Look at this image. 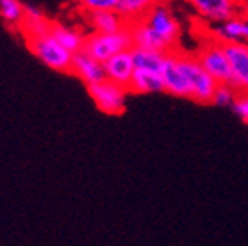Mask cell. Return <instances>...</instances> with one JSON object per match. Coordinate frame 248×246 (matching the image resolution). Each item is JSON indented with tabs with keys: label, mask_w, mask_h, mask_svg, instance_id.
Segmentation results:
<instances>
[{
	"label": "cell",
	"mask_w": 248,
	"mask_h": 246,
	"mask_svg": "<svg viewBox=\"0 0 248 246\" xmlns=\"http://www.w3.org/2000/svg\"><path fill=\"white\" fill-rule=\"evenodd\" d=\"M86 88H88V95L92 97L93 104L104 114L118 116L125 111V102H127V93H129L127 88L108 79L97 85L86 86Z\"/></svg>",
	"instance_id": "cell-6"
},
{
	"label": "cell",
	"mask_w": 248,
	"mask_h": 246,
	"mask_svg": "<svg viewBox=\"0 0 248 246\" xmlns=\"http://www.w3.org/2000/svg\"><path fill=\"white\" fill-rule=\"evenodd\" d=\"M213 39L220 44H248V19L241 13L213 29Z\"/></svg>",
	"instance_id": "cell-11"
},
{
	"label": "cell",
	"mask_w": 248,
	"mask_h": 246,
	"mask_svg": "<svg viewBox=\"0 0 248 246\" xmlns=\"http://www.w3.org/2000/svg\"><path fill=\"white\" fill-rule=\"evenodd\" d=\"M197 60L201 65L218 85H231L232 83V71H231L229 58L225 55L224 44L211 39L210 43L201 46V49L196 53Z\"/></svg>",
	"instance_id": "cell-4"
},
{
	"label": "cell",
	"mask_w": 248,
	"mask_h": 246,
	"mask_svg": "<svg viewBox=\"0 0 248 246\" xmlns=\"http://www.w3.org/2000/svg\"><path fill=\"white\" fill-rule=\"evenodd\" d=\"M239 13L248 19V0L247 2H243V4H239Z\"/></svg>",
	"instance_id": "cell-24"
},
{
	"label": "cell",
	"mask_w": 248,
	"mask_h": 246,
	"mask_svg": "<svg viewBox=\"0 0 248 246\" xmlns=\"http://www.w3.org/2000/svg\"><path fill=\"white\" fill-rule=\"evenodd\" d=\"M49 33H51L53 39H55L60 46L65 47L67 51H71L72 55L83 51V47H85L86 37H83L78 30H72V29H69V27H63V25H60V23H53L51 32Z\"/></svg>",
	"instance_id": "cell-18"
},
{
	"label": "cell",
	"mask_w": 248,
	"mask_h": 246,
	"mask_svg": "<svg viewBox=\"0 0 248 246\" xmlns=\"http://www.w3.org/2000/svg\"><path fill=\"white\" fill-rule=\"evenodd\" d=\"M53 23L49 19L44 18V13L35 5H25V18L21 21V29H23L27 39H35L48 35L51 32Z\"/></svg>",
	"instance_id": "cell-15"
},
{
	"label": "cell",
	"mask_w": 248,
	"mask_h": 246,
	"mask_svg": "<svg viewBox=\"0 0 248 246\" xmlns=\"http://www.w3.org/2000/svg\"><path fill=\"white\" fill-rule=\"evenodd\" d=\"M192 9L210 23L222 25L239 15V7L232 0H192Z\"/></svg>",
	"instance_id": "cell-7"
},
{
	"label": "cell",
	"mask_w": 248,
	"mask_h": 246,
	"mask_svg": "<svg viewBox=\"0 0 248 246\" xmlns=\"http://www.w3.org/2000/svg\"><path fill=\"white\" fill-rule=\"evenodd\" d=\"M104 72L108 81H113V83H116V85L124 86V88L129 90L130 81H132L134 72H136L132 49L130 51L118 53V55H115V57L109 58L108 62H104Z\"/></svg>",
	"instance_id": "cell-10"
},
{
	"label": "cell",
	"mask_w": 248,
	"mask_h": 246,
	"mask_svg": "<svg viewBox=\"0 0 248 246\" xmlns=\"http://www.w3.org/2000/svg\"><path fill=\"white\" fill-rule=\"evenodd\" d=\"M27 44H29L30 51L43 62L46 67L58 72H71L74 55L71 51H67L65 47L60 46L53 39L51 33L43 35V37L27 39Z\"/></svg>",
	"instance_id": "cell-3"
},
{
	"label": "cell",
	"mask_w": 248,
	"mask_h": 246,
	"mask_svg": "<svg viewBox=\"0 0 248 246\" xmlns=\"http://www.w3.org/2000/svg\"><path fill=\"white\" fill-rule=\"evenodd\" d=\"M178 63H180V69L185 74L186 81L190 83L192 100H196L199 104H211L217 88H218V83L202 69L196 55L178 51Z\"/></svg>",
	"instance_id": "cell-1"
},
{
	"label": "cell",
	"mask_w": 248,
	"mask_h": 246,
	"mask_svg": "<svg viewBox=\"0 0 248 246\" xmlns=\"http://www.w3.org/2000/svg\"><path fill=\"white\" fill-rule=\"evenodd\" d=\"M238 95L239 93L236 92V88L232 85H218L211 104L220 106V108H229V106H234Z\"/></svg>",
	"instance_id": "cell-21"
},
{
	"label": "cell",
	"mask_w": 248,
	"mask_h": 246,
	"mask_svg": "<svg viewBox=\"0 0 248 246\" xmlns=\"http://www.w3.org/2000/svg\"><path fill=\"white\" fill-rule=\"evenodd\" d=\"M71 72H74L78 77H81L86 83V86L97 85V83H102L106 79L104 63L97 62L95 58H92L85 51H79L74 55Z\"/></svg>",
	"instance_id": "cell-12"
},
{
	"label": "cell",
	"mask_w": 248,
	"mask_h": 246,
	"mask_svg": "<svg viewBox=\"0 0 248 246\" xmlns=\"http://www.w3.org/2000/svg\"><path fill=\"white\" fill-rule=\"evenodd\" d=\"M129 92H134V93H158V92H164L162 74L136 69L132 81H130Z\"/></svg>",
	"instance_id": "cell-16"
},
{
	"label": "cell",
	"mask_w": 248,
	"mask_h": 246,
	"mask_svg": "<svg viewBox=\"0 0 248 246\" xmlns=\"http://www.w3.org/2000/svg\"><path fill=\"white\" fill-rule=\"evenodd\" d=\"M92 27L95 29V33L100 35H111V33H118L129 27L116 11H90L88 13Z\"/></svg>",
	"instance_id": "cell-14"
},
{
	"label": "cell",
	"mask_w": 248,
	"mask_h": 246,
	"mask_svg": "<svg viewBox=\"0 0 248 246\" xmlns=\"http://www.w3.org/2000/svg\"><path fill=\"white\" fill-rule=\"evenodd\" d=\"M132 58H134V65L139 71H150V72L162 74L167 53L153 51V49H143V47H132Z\"/></svg>",
	"instance_id": "cell-17"
},
{
	"label": "cell",
	"mask_w": 248,
	"mask_h": 246,
	"mask_svg": "<svg viewBox=\"0 0 248 246\" xmlns=\"http://www.w3.org/2000/svg\"><path fill=\"white\" fill-rule=\"evenodd\" d=\"M232 109H234V113L238 114L245 123H248V93H239L236 102H234Z\"/></svg>",
	"instance_id": "cell-23"
},
{
	"label": "cell",
	"mask_w": 248,
	"mask_h": 246,
	"mask_svg": "<svg viewBox=\"0 0 248 246\" xmlns=\"http://www.w3.org/2000/svg\"><path fill=\"white\" fill-rule=\"evenodd\" d=\"M134 47L132 35H130L129 27L118 33H111V35H100V33H92L85 41L83 51L88 53L92 58L97 62L104 63L109 58H113L118 53L130 51Z\"/></svg>",
	"instance_id": "cell-2"
},
{
	"label": "cell",
	"mask_w": 248,
	"mask_h": 246,
	"mask_svg": "<svg viewBox=\"0 0 248 246\" xmlns=\"http://www.w3.org/2000/svg\"><path fill=\"white\" fill-rule=\"evenodd\" d=\"M0 16L7 23L21 25L25 18V5L19 0H0Z\"/></svg>",
	"instance_id": "cell-20"
},
{
	"label": "cell",
	"mask_w": 248,
	"mask_h": 246,
	"mask_svg": "<svg viewBox=\"0 0 248 246\" xmlns=\"http://www.w3.org/2000/svg\"><path fill=\"white\" fill-rule=\"evenodd\" d=\"M162 81H164V92L174 95V97H186L192 99V88L190 83L186 81L185 74L180 69L178 63V51H172L167 55L166 63L162 69Z\"/></svg>",
	"instance_id": "cell-8"
},
{
	"label": "cell",
	"mask_w": 248,
	"mask_h": 246,
	"mask_svg": "<svg viewBox=\"0 0 248 246\" xmlns=\"http://www.w3.org/2000/svg\"><path fill=\"white\" fill-rule=\"evenodd\" d=\"M152 7L153 2H150V0H118L115 11L130 25L143 19Z\"/></svg>",
	"instance_id": "cell-19"
},
{
	"label": "cell",
	"mask_w": 248,
	"mask_h": 246,
	"mask_svg": "<svg viewBox=\"0 0 248 246\" xmlns=\"http://www.w3.org/2000/svg\"><path fill=\"white\" fill-rule=\"evenodd\" d=\"M118 0H85L83 2V9L90 11H115Z\"/></svg>",
	"instance_id": "cell-22"
},
{
	"label": "cell",
	"mask_w": 248,
	"mask_h": 246,
	"mask_svg": "<svg viewBox=\"0 0 248 246\" xmlns=\"http://www.w3.org/2000/svg\"><path fill=\"white\" fill-rule=\"evenodd\" d=\"M130 35H132V43L134 47H143V49H153V51H160V53H172L167 44L164 43L162 39L158 37L157 33L150 29L148 25L144 23V19H139L136 23L129 25Z\"/></svg>",
	"instance_id": "cell-13"
},
{
	"label": "cell",
	"mask_w": 248,
	"mask_h": 246,
	"mask_svg": "<svg viewBox=\"0 0 248 246\" xmlns=\"http://www.w3.org/2000/svg\"><path fill=\"white\" fill-rule=\"evenodd\" d=\"M229 58L232 83L238 93H248V44H224Z\"/></svg>",
	"instance_id": "cell-9"
},
{
	"label": "cell",
	"mask_w": 248,
	"mask_h": 246,
	"mask_svg": "<svg viewBox=\"0 0 248 246\" xmlns=\"http://www.w3.org/2000/svg\"><path fill=\"white\" fill-rule=\"evenodd\" d=\"M143 19L144 23L167 44L171 51H176V43L180 39V33H182V25L169 7H166L164 4H153V7Z\"/></svg>",
	"instance_id": "cell-5"
}]
</instances>
